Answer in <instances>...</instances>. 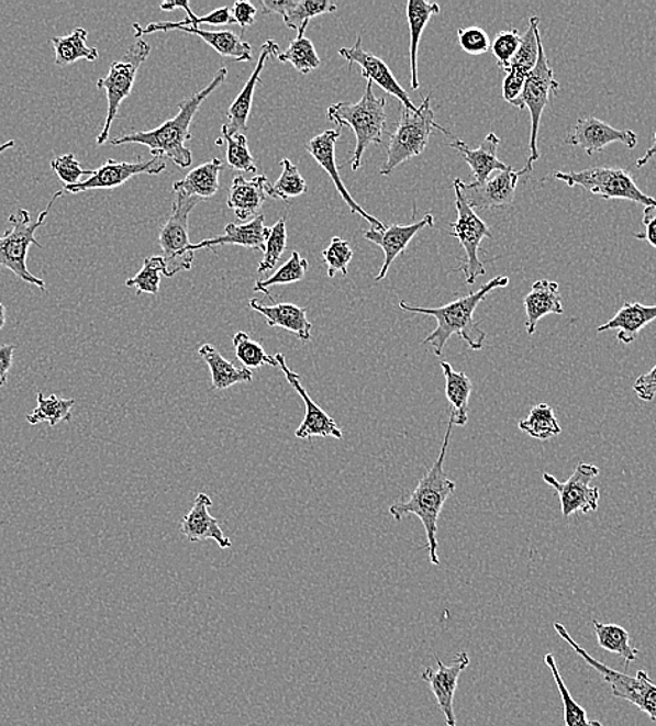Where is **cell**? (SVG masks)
Returning a JSON list of instances; mask_svg holds the SVG:
<instances>
[{
	"instance_id": "8d00e7d4",
	"label": "cell",
	"mask_w": 656,
	"mask_h": 726,
	"mask_svg": "<svg viewBox=\"0 0 656 726\" xmlns=\"http://www.w3.org/2000/svg\"><path fill=\"white\" fill-rule=\"evenodd\" d=\"M200 24H210V25H225V24H236L234 18H232L231 10L229 8H220L214 10L203 18H198L193 12L188 14V18L182 20V22H158L149 23L147 27H142L141 24H133L134 35L138 40L143 35H149L155 33H167V31L179 30L182 27H194L200 29Z\"/></svg>"
},
{
	"instance_id": "d4e9b609",
	"label": "cell",
	"mask_w": 656,
	"mask_h": 726,
	"mask_svg": "<svg viewBox=\"0 0 656 726\" xmlns=\"http://www.w3.org/2000/svg\"><path fill=\"white\" fill-rule=\"evenodd\" d=\"M500 138L496 133H489L478 148H469L463 141H456L451 147L456 148L462 154L464 161L471 167L474 183H483L494 171L502 172L510 169L509 165L500 161L498 157V147Z\"/></svg>"
},
{
	"instance_id": "6da1fadb",
	"label": "cell",
	"mask_w": 656,
	"mask_h": 726,
	"mask_svg": "<svg viewBox=\"0 0 656 726\" xmlns=\"http://www.w3.org/2000/svg\"><path fill=\"white\" fill-rule=\"evenodd\" d=\"M229 76L226 68L216 71L214 79L205 89L196 92L192 97L179 102V112L173 120L164 122L162 126L153 131L137 132L133 135H125L111 141L112 146H123V144H143L147 146L153 157H163L170 159L179 168H189L192 165V152L186 147V143L192 138L190 135V125L198 113L199 108L213 92L224 85Z\"/></svg>"
},
{
	"instance_id": "2e32d148",
	"label": "cell",
	"mask_w": 656,
	"mask_h": 726,
	"mask_svg": "<svg viewBox=\"0 0 656 726\" xmlns=\"http://www.w3.org/2000/svg\"><path fill=\"white\" fill-rule=\"evenodd\" d=\"M541 20L538 15H532L529 29H526L523 41H521L519 53L511 59L505 69L503 81V98L513 105L523 92L526 79L534 71L540 58V45L542 35L540 31Z\"/></svg>"
},
{
	"instance_id": "9a60e30c",
	"label": "cell",
	"mask_w": 656,
	"mask_h": 726,
	"mask_svg": "<svg viewBox=\"0 0 656 726\" xmlns=\"http://www.w3.org/2000/svg\"><path fill=\"white\" fill-rule=\"evenodd\" d=\"M526 174L529 171L525 168L521 171H513L510 168L508 171L496 174L494 177L480 185L465 183L459 178L456 180L469 208L482 211L505 209L513 204L520 178Z\"/></svg>"
},
{
	"instance_id": "816d5d0a",
	"label": "cell",
	"mask_w": 656,
	"mask_h": 726,
	"mask_svg": "<svg viewBox=\"0 0 656 726\" xmlns=\"http://www.w3.org/2000/svg\"><path fill=\"white\" fill-rule=\"evenodd\" d=\"M521 41H523V35L519 33V30L500 31L496 35L490 49H492L500 68L508 69L511 59L519 53Z\"/></svg>"
},
{
	"instance_id": "83f0119b",
	"label": "cell",
	"mask_w": 656,
	"mask_h": 726,
	"mask_svg": "<svg viewBox=\"0 0 656 726\" xmlns=\"http://www.w3.org/2000/svg\"><path fill=\"white\" fill-rule=\"evenodd\" d=\"M266 175H258L251 180L237 175L232 182L226 204L242 221L256 219L266 202Z\"/></svg>"
},
{
	"instance_id": "8992f818",
	"label": "cell",
	"mask_w": 656,
	"mask_h": 726,
	"mask_svg": "<svg viewBox=\"0 0 656 726\" xmlns=\"http://www.w3.org/2000/svg\"><path fill=\"white\" fill-rule=\"evenodd\" d=\"M431 96L423 98L421 107L413 112L401 107V120L394 132L390 133L389 146H387V161L380 169V175H389L399 168L401 164L410 161L411 158L421 156L427 147L429 137L433 129H437L444 135L451 136L446 129L435 122V112L431 107Z\"/></svg>"
},
{
	"instance_id": "91938a15",
	"label": "cell",
	"mask_w": 656,
	"mask_h": 726,
	"mask_svg": "<svg viewBox=\"0 0 656 726\" xmlns=\"http://www.w3.org/2000/svg\"><path fill=\"white\" fill-rule=\"evenodd\" d=\"M296 0H260L263 14L277 13L286 18L289 10L293 8Z\"/></svg>"
},
{
	"instance_id": "94428289",
	"label": "cell",
	"mask_w": 656,
	"mask_h": 726,
	"mask_svg": "<svg viewBox=\"0 0 656 726\" xmlns=\"http://www.w3.org/2000/svg\"><path fill=\"white\" fill-rule=\"evenodd\" d=\"M656 154V133H655V142L653 146L648 148V152L644 154V157L640 158L635 165H637V168H644L645 165L649 163V159L655 157Z\"/></svg>"
},
{
	"instance_id": "be15d7a7",
	"label": "cell",
	"mask_w": 656,
	"mask_h": 726,
	"mask_svg": "<svg viewBox=\"0 0 656 726\" xmlns=\"http://www.w3.org/2000/svg\"><path fill=\"white\" fill-rule=\"evenodd\" d=\"M14 146V141H9L7 143L0 144V154L9 150V148H13Z\"/></svg>"
},
{
	"instance_id": "1f68e13d",
	"label": "cell",
	"mask_w": 656,
	"mask_h": 726,
	"mask_svg": "<svg viewBox=\"0 0 656 726\" xmlns=\"http://www.w3.org/2000/svg\"><path fill=\"white\" fill-rule=\"evenodd\" d=\"M438 13H441V7L437 3H429L425 0H408L407 19L411 33L410 65L412 90H420L421 87V82L418 80V48H420L423 31H425L433 15Z\"/></svg>"
},
{
	"instance_id": "5bb4252c",
	"label": "cell",
	"mask_w": 656,
	"mask_h": 726,
	"mask_svg": "<svg viewBox=\"0 0 656 726\" xmlns=\"http://www.w3.org/2000/svg\"><path fill=\"white\" fill-rule=\"evenodd\" d=\"M167 168V161L163 157H153L148 161L138 159L136 163L116 161L108 159L101 168L94 169L89 179L82 180L71 187H65L64 193H82L97 189H116L125 185L137 175H159Z\"/></svg>"
},
{
	"instance_id": "e0dca14e",
	"label": "cell",
	"mask_w": 656,
	"mask_h": 726,
	"mask_svg": "<svg viewBox=\"0 0 656 726\" xmlns=\"http://www.w3.org/2000/svg\"><path fill=\"white\" fill-rule=\"evenodd\" d=\"M338 54L347 60L349 69L353 68L354 65H359L362 76H364L365 79H368L370 82H376L381 90H385L386 92H389L390 96L397 98L407 110L413 112L418 111V107L413 104L411 97L407 94V91L402 89L400 82L397 81L386 62L381 60L379 56L369 53V51L362 48L360 35L356 38V43L351 46V48H341Z\"/></svg>"
},
{
	"instance_id": "ba28073f",
	"label": "cell",
	"mask_w": 656,
	"mask_h": 726,
	"mask_svg": "<svg viewBox=\"0 0 656 726\" xmlns=\"http://www.w3.org/2000/svg\"><path fill=\"white\" fill-rule=\"evenodd\" d=\"M149 53H152V46L146 41L137 40V43L126 51L121 60L113 62L108 75L97 81L98 89L105 91L108 102L105 123L97 137L98 146H102L110 138L112 123L116 120L119 108L132 94L138 69L147 60Z\"/></svg>"
},
{
	"instance_id": "7dc6e473",
	"label": "cell",
	"mask_w": 656,
	"mask_h": 726,
	"mask_svg": "<svg viewBox=\"0 0 656 726\" xmlns=\"http://www.w3.org/2000/svg\"><path fill=\"white\" fill-rule=\"evenodd\" d=\"M164 259L163 256H149L143 261L142 270L136 276L129 278L126 287L136 288L137 295L142 293H149V295H157L159 292V284L164 275Z\"/></svg>"
},
{
	"instance_id": "74e56055",
	"label": "cell",
	"mask_w": 656,
	"mask_h": 726,
	"mask_svg": "<svg viewBox=\"0 0 656 726\" xmlns=\"http://www.w3.org/2000/svg\"><path fill=\"white\" fill-rule=\"evenodd\" d=\"M593 630H596L598 645L603 650L618 654L627 663L637 661L640 651L637 648L630 646V635L624 627L614 625V623H601L598 621L592 622Z\"/></svg>"
},
{
	"instance_id": "60d3db41",
	"label": "cell",
	"mask_w": 656,
	"mask_h": 726,
	"mask_svg": "<svg viewBox=\"0 0 656 726\" xmlns=\"http://www.w3.org/2000/svg\"><path fill=\"white\" fill-rule=\"evenodd\" d=\"M519 427L526 435L538 440H547L562 434V426L549 404L541 403L531 410L529 418L520 421Z\"/></svg>"
},
{
	"instance_id": "52a82bcc",
	"label": "cell",
	"mask_w": 656,
	"mask_h": 726,
	"mask_svg": "<svg viewBox=\"0 0 656 726\" xmlns=\"http://www.w3.org/2000/svg\"><path fill=\"white\" fill-rule=\"evenodd\" d=\"M554 627L557 635H559L563 640H565L567 645L588 663V666L592 667L599 674H601L603 681L611 686L614 697L626 700V702L634 704L635 707H638L643 713L647 714L651 719L656 721V684L653 682V679L649 678L647 672L638 671L633 678L629 677L626 673L616 671V669L609 668L607 663L599 661V659L593 658L591 654L583 650L575 638L570 636V633H568L565 625L556 622Z\"/></svg>"
},
{
	"instance_id": "5b68a950",
	"label": "cell",
	"mask_w": 656,
	"mask_h": 726,
	"mask_svg": "<svg viewBox=\"0 0 656 726\" xmlns=\"http://www.w3.org/2000/svg\"><path fill=\"white\" fill-rule=\"evenodd\" d=\"M64 194V190H59V192L52 196L48 205H46L44 211H41L40 217L35 223L31 220L27 210L19 209L15 213L9 215V223L12 226H10L7 233L0 236V266L7 267L20 280L40 288L41 291H45V281L31 275L27 267L29 249L31 245L43 247L37 238H35V233L44 225L52 205L58 202Z\"/></svg>"
},
{
	"instance_id": "4316f807",
	"label": "cell",
	"mask_w": 656,
	"mask_h": 726,
	"mask_svg": "<svg viewBox=\"0 0 656 726\" xmlns=\"http://www.w3.org/2000/svg\"><path fill=\"white\" fill-rule=\"evenodd\" d=\"M526 315V333L534 336L536 324L547 315H563L559 284L555 281L538 280L532 284L529 295L524 300Z\"/></svg>"
},
{
	"instance_id": "11a10c76",
	"label": "cell",
	"mask_w": 656,
	"mask_h": 726,
	"mask_svg": "<svg viewBox=\"0 0 656 726\" xmlns=\"http://www.w3.org/2000/svg\"><path fill=\"white\" fill-rule=\"evenodd\" d=\"M637 398L644 403H651L656 395V365L649 372L638 376L634 383Z\"/></svg>"
},
{
	"instance_id": "d6a6232c",
	"label": "cell",
	"mask_w": 656,
	"mask_h": 726,
	"mask_svg": "<svg viewBox=\"0 0 656 726\" xmlns=\"http://www.w3.org/2000/svg\"><path fill=\"white\" fill-rule=\"evenodd\" d=\"M222 161L219 158L199 165L182 180L174 183V193H184L190 198L211 199L220 190V172Z\"/></svg>"
},
{
	"instance_id": "ee69618b",
	"label": "cell",
	"mask_w": 656,
	"mask_h": 726,
	"mask_svg": "<svg viewBox=\"0 0 656 726\" xmlns=\"http://www.w3.org/2000/svg\"><path fill=\"white\" fill-rule=\"evenodd\" d=\"M337 9V4L330 0H296L293 8L283 18V23L288 29L297 30L298 35H303L310 20L318 15L333 13Z\"/></svg>"
},
{
	"instance_id": "7402d4cb",
	"label": "cell",
	"mask_w": 656,
	"mask_h": 726,
	"mask_svg": "<svg viewBox=\"0 0 656 726\" xmlns=\"http://www.w3.org/2000/svg\"><path fill=\"white\" fill-rule=\"evenodd\" d=\"M433 223H435V217L432 214H426L418 223L386 226L383 231H377L375 228L366 231L365 238L370 241L371 244L380 246L385 254L383 267H381L379 275H377L376 281L385 280L392 261L407 249L413 236L425 228V226H433Z\"/></svg>"
},
{
	"instance_id": "6125c7cd",
	"label": "cell",
	"mask_w": 656,
	"mask_h": 726,
	"mask_svg": "<svg viewBox=\"0 0 656 726\" xmlns=\"http://www.w3.org/2000/svg\"><path fill=\"white\" fill-rule=\"evenodd\" d=\"M7 324V306L3 303H0V330Z\"/></svg>"
},
{
	"instance_id": "7a4b0ae2",
	"label": "cell",
	"mask_w": 656,
	"mask_h": 726,
	"mask_svg": "<svg viewBox=\"0 0 656 726\" xmlns=\"http://www.w3.org/2000/svg\"><path fill=\"white\" fill-rule=\"evenodd\" d=\"M509 282V277H494L493 280L480 287L477 292L469 293V295L441 308H416L408 305L404 301L400 302V308L405 312L422 313V315L436 319V328L423 339V345H429L436 357H442L444 347L453 336L462 337L469 348L480 351L487 339V333L475 322L474 313L490 292L508 287Z\"/></svg>"
},
{
	"instance_id": "c3c4849f",
	"label": "cell",
	"mask_w": 656,
	"mask_h": 726,
	"mask_svg": "<svg viewBox=\"0 0 656 726\" xmlns=\"http://www.w3.org/2000/svg\"><path fill=\"white\" fill-rule=\"evenodd\" d=\"M222 138L226 143V163L236 171L252 172L257 171L255 159H253L249 147H247V137L242 133L231 135L221 129Z\"/></svg>"
},
{
	"instance_id": "db71d44e",
	"label": "cell",
	"mask_w": 656,
	"mask_h": 726,
	"mask_svg": "<svg viewBox=\"0 0 656 726\" xmlns=\"http://www.w3.org/2000/svg\"><path fill=\"white\" fill-rule=\"evenodd\" d=\"M458 43L465 54L479 56L487 54L492 46L487 31L479 27L458 30Z\"/></svg>"
},
{
	"instance_id": "f907efd6",
	"label": "cell",
	"mask_w": 656,
	"mask_h": 726,
	"mask_svg": "<svg viewBox=\"0 0 656 726\" xmlns=\"http://www.w3.org/2000/svg\"><path fill=\"white\" fill-rule=\"evenodd\" d=\"M287 221L280 219L276 225L273 226L270 235L266 242L265 259L258 265L257 272L265 275L268 270H273L280 261L283 252L287 250Z\"/></svg>"
},
{
	"instance_id": "681fc988",
	"label": "cell",
	"mask_w": 656,
	"mask_h": 726,
	"mask_svg": "<svg viewBox=\"0 0 656 726\" xmlns=\"http://www.w3.org/2000/svg\"><path fill=\"white\" fill-rule=\"evenodd\" d=\"M322 255L330 278H334L337 272H341L344 277L348 276V266L354 257V250L349 242L341 239L340 236H334Z\"/></svg>"
},
{
	"instance_id": "bcb514c9",
	"label": "cell",
	"mask_w": 656,
	"mask_h": 726,
	"mask_svg": "<svg viewBox=\"0 0 656 726\" xmlns=\"http://www.w3.org/2000/svg\"><path fill=\"white\" fill-rule=\"evenodd\" d=\"M277 58L281 62H289L302 75H309L310 71L322 65L312 41L304 38V35H297L286 53L278 55Z\"/></svg>"
},
{
	"instance_id": "f546056e",
	"label": "cell",
	"mask_w": 656,
	"mask_h": 726,
	"mask_svg": "<svg viewBox=\"0 0 656 726\" xmlns=\"http://www.w3.org/2000/svg\"><path fill=\"white\" fill-rule=\"evenodd\" d=\"M655 321L656 305L647 306L638 302H626L619 309L616 315L608 323L599 326L597 332L605 333L609 330H619L618 342L629 345L637 338L644 327H647L649 323Z\"/></svg>"
},
{
	"instance_id": "3957f363",
	"label": "cell",
	"mask_w": 656,
	"mask_h": 726,
	"mask_svg": "<svg viewBox=\"0 0 656 726\" xmlns=\"http://www.w3.org/2000/svg\"><path fill=\"white\" fill-rule=\"evenodd\" d=\"M454 422L448 421L446 436H444L441 455L435 465L425 473L412 492L407 502L391 504L389 512L396 522H401L405 516H416L425 528L429 550V559L432 565H441L437 556V528L444 503L456 491V482L452 481L444 471V461L451 443Z\"/></svg>"
},
{
	"instance_id": "4dcf8cb0",
	"label": "cell",
	"mask_w": 656,
	"mask_h": 726,
	"mask_svg": "<svg viewBox=\"0 0 656 726\" xmlns=\"http://www.w3.org/2000/svg\"><path fill=\"white\" fill-rule=\"evenodd\" d=\"M199 355L210 369L211 382L214 390L231 389L232 386L241 383H251L253 372L251 369L236 368L231 360L225 359L219 349L211 344H203L199 348Z\"/></svg>"
},
{
	"instance_id": "f6af8a7d",
	"label": "cell",
	"mask_w": 656,
	"mask_h": 726,
	"mask_svg": "<svg viewBox=\"0 0 656 726\" xmlns=\"http://www.w3.org/2000/svg\"><path fill=\"white\" fill-rule=\"evenodd\" d=\"M309 263L307 259H303L298 252H292L289 260L276 271V275H273L267 280H258L255 286L256 292H263L273 301V295L268 292V288L274 286H288L293 284V282H299L303 280L304 275H307Z\"/></svg>"
},
{
	"instance_id": "7bdbcfd3",
	"label": "cell",
	"mask_w": 656,
	"mask_h": 726,
	"mask_svg": "<svg viewBox=\"0 0 656 726\" xmlns=\"http://www.w3.org/2000/svg\"><path fill=\"white\" fill-rule=\"evenodd\" d=\"M232 343H234L236 359L244 365V368L251 370L262 367L280 368L276 357L268 355L263 345L251 338L249 334L237 332L232 338Z\"/></svg>"
},
{
	"instance_id": "f1b7e54d",
	"label": "cell",
	"mask_w": 656,
	"mask_h": 726,
	"mask_svg": "<svg viewBox=\"0 0 656 726\" xmlns=\"http://www.w3.org/2000/svg\"><path fill=\"white\" fill-rule=\"evenodd\" d=\"M249 306L266 319L268 326L287 330V332L296 334L302 343H309L312 338L313 326L308 321L307 309L293 305V303H277V305L266 306L257 300H252Z\"/></svg>"
},
{
	"instance_id": "ab89813d",
	"label": "cell",
	"mask_w": 656,
	"mask_h": 726,
	"mask_svg": "<svg viewBox=\"0 0 656 726\" xmlns=\"http://www.w3.org/2000/svg\"><path fill=\"white\" fill-rule=\"evenodd\" d=\"M545 663L551 669L552 674H554L556 686L559 689L563 710H565L566 726H603L599 721L588 719L586 710L572 699L570 690L566 686V682L563 681L559 667H557L556 659L552 654H546Z\"/></svg>"
},
{
	"instance_id": "b9f144b4",
	"label": "cell",
	"mask_w": 656,
	"mask_h": 726,
	"mask_svg": "<svg viewBox=\"0 0 656 726\" xmlns=\"http://www.w3.org/2000/svg\"><path fill=\"white\" fill-rule=\"evenodd\" d=\"M280 165L282 167L281 177L274 185L267 183L266 193L273 199L282 200V202H289V200L307 193V180L303 179L296 165L289 161L288 158H283Z\"/></svg>"
},
{
	"instance_id": "30bf717a",
	"label": "cell",
	"mask_w": 656,
	"mask_h": 726,
	"mask_svg": "<svg viewBox=\"0 0 656 726\" xmlns=\"http://www.w3.org/2000/svg\"><path fill=\"white\" fill-rule=\"evenodd\" d=\"M555 179L562 180L568 188L581 187L603 200H629L645 208H656V199L645 194L632 175L622 168L596 167L578 172H556Z\"/></svg>"
},
{
	"instance_id": "6f0895ef",
	"label": "cell",
	"mask_w": 656,
	"mask_h": 726,
	"mask_svg": "<svg viewBox=\"0 0 656 726\" xmlns=\"http://www.w3.org/2000/svg\"><path fill=\"white\" fill-rule=\"evenodd\" d=\"M644 233H635V239L647 241L648 244L656 249V208L649 205L644 209L643 217Z\"/></svg>"
},
{
	"instance_id": "603a6c76",
	"label": "cell",
	"mask_w": 656,
	"mask_h": 726,
	"mask_svg": "<svg viewBox=\"0 0 656 726\" xmlns=\"http://www.w3.org/2000/svg\"><path fill=\"white\" fill-rule=\"evenodd\" d=\"M278 55H280V46L274 43L273 40H267L265 45L262 46L260 56H258L256 68L252 71L249 80L246 81L244 89H242L240 96L235 98L229 112H226L229 123L222 126L225 132L231 133V135H236V133L245 135L247 121H249L252 111L253 97H255L256 87L262 80V71L265 69L268 58H271V56H276L277 58Z\"/></svg>"
},
{
	"instance_id": "836d02e7",
	"label": "cell",
	"mask_w": 656,
	"mask_h": 726,
	"mask_svg": "<svg viewBox=\"0 0 656 726\" xmlns=\"http://www.w3.org/2000/svg\"><path fill=\"white\" fill-rule=\"evenodd\" d=\"M446 379V398L452 405L451 420L454 425L465 426L469 415V398L472 393V382L465 372H457L451 364H441Z\"/></svg>"
},
{
	"instance_id": "cb8c5ba5",
	"label": "cell",
	"mask_w": 656,
	"mask_h": 726,
	"mask_svg": "<svg viewBox=\"0 0 656 726\" xmlns=\"http://www.w3.org/2000/svg\"><path fill=\"white\" fill-rule=\"evenodd\" d=\"M213 506V501L207 493H199L194 499L193 507L182 520L180 533L185 535L190 543H201V540L213 539L221 549H229L232 543L226 534L222 532L219 520L211 516L209 509Z\"/></svg>"
},
{
	"instance_id": "9f6ffc18",
	"label": "cell",
	"mask_w": 656,
	"mask_h": 726,
	"mask_svg": "<svg viewBox=\"0 0 656 726\" xmlns=\"http://www.w3.org/2000/svg\"><path fill=\"white\" fill-rule=\"evenodd\" d=\"M257 14V9L255 4L251 2H245V0H240L234 4L232 9V18H234L235 23L241 25L242 31H245L246 27H251L255 23Z\"/></svg>"
},
{
	"instance_id": "d6986e66",
	"label": "cell",
	"mask_w": 656,
	"mask_h": 726,
	"mask_svg": "<svg viewBox=\"0 0 656 726\" xmlns=\"http://www.w3.org/2000/svg\"><path fill=\"white\" fill-rule=\"evenodd\" d=\"M276 359L278 367L282 370L283 375L291 384V388L297 391L307 406V414L302 421L301 426L298 427L296 436L298 439H312L314 436L319 437H334V439H343V431L340 429L337 422L325 412L322 406L314 403L301 383V375L293 372L287 365V359L282 354H277Z\"/></svg>"
},
{
	"instance_id": "44dd1931",
	"label": "cell",
	"mask_w": 656,
	"mask_h": 726,
	"mask_svg": "<svg viewBox=\"0 0 656 726\" xmlns=\"http://www.w3.org/2000/svg\"><path fill=\"white\" fill-rule=\"evenodd\" d=\"M340 136L341 131H325L322 135L313 137L304 148H307V152L313 157L314 161H316L320 167L329 174V177L332 178L335 188H337L344 202L347 203L351 213L359 214L362 219L368 221L371 228L383 231L387 225L375 219L374 215L366 213V211L355 202V199L351 196L348 189L345 188L343 180H341L337 164H335V144H337Z\"/></svg>"
},
{
	"instance_id": "7c38bea8",
	"label": "cell",
	"mask_w": 656,
	"mask_h": 726,
	"mask_svg": "<svg viewBox=\"0 0 656 726\" xmlns=\"http://www.w3.org/2000/svg\"><path fill=\"white\" fill-rule=\"evenodd\" d=\"M454 192H456L458 219L456 223L452 224V236L457 238L464 247L467 259H465L459 270L464 272L467 284L472 286L478 277L487 275L483 263L479 260L478 252L480 242L485 238L492 239V233H490L488 224L480 220L474 209L469 208L456 179H454Z\"/></svg>"
},
{
	"instance_id": "680465c9",
	"label": "cell",
	"mask_w": 656,
	"mask_h": 726,
	"mask_svg": "<svg viewBox=\"0 0 656 726\" xmlns=\"http://www.w3.org/2000/svg\"><path fill=\"white\" fill-rule=\"evenodd\" d=\"M13 345H2L0 347V388L8 384L9 372L13 365Z\"/></svg>"
},
{
	"instance_id": "8fae6325",
	"label": "cell",
	"mask_w": 656,
	"mask_h": 726,
	"mask_svg": "<svg viewBox=\"0 0 656 726\" xmlns=\"http://www.w3.org/2000/svg\"><path fill=\"white\" fill-rule=\"evenodd\" d=\"M560 90V82L555 79V71L551 68L549 60L546 58L544 43L540 45V58L536 62L534 71L526 79L523 92L513 107L523 110L529 108L531 115V141H530V157L526 161L525 169L529 174L534 169V164L541 158L538 148V135L541 127L542 115L547 104H549L551 97L556 96Z\"/></svg>"
},
{
	"instance_id": "277c9868",
	"label": "cell",
	"mask_w": 656,
	"mask_h": 726,
	"mask_svg": "<svg viewBox=\"0 0 656 726\" xmlns=\"http://www.w3.org/2000/svg\"><path fill=\"white\" fill-rule=\"evenodd\" d=\"M374 82L368 81L364 96L356 104L351 102H337L329 107L327 118L341 129L348 126L353 129L356 136V146L351 167L358 171L362 156L371 144L383 143L387 122L385 97H376Z\"/></svg>"
},
{
	"instance_id": "9c48e42d",
	"label": "cell",
	"mask_w": 656,
	"mask_h": 726,
	"mask_svg": "<svg viewBox=\"0 0 656 726\" xmlns=\"http://www.w3.org/2000/svg\"><path fill=\"white\" fill-rule=\"evenodd\" d=\"M198 198L175 193L173 213L159 231V246L163 249L164 276L174 277L180 271L192 270L194 252L189 241V217L198 205Z\"/></svg>"
},
{
	"instance_id": "f35d334b",
	"label": "cell",
	"mask_w": 656,
	"mask_h": 726,
	"mask_svg": "<svg viewBox=\"0 0 656 726\" xmlns=\"http://www.w3.org/2000/svg\"><path fill=\"white\" fill-rule=\"evenodd\" d=\"M37 409L31 411L27 415L30 425H38L41 422H48L49 426L59 425L60 422L71 421V410L76 405L74 399H62L56 394L45 398L41 391L37 394Z\"/></svg>"
},
{
	"instance_id": "484cf974",
	"label": "cell",
	"mask_w": 656,
	"mask_h": 726,
	"mask_svg": "<svg viewBox=\"0 0 656 726\" xmlns=\"http://www.w3.org/2000/svg\"><path fill=\"white\" fill-rule=\"evenodd\" d=\"M265 215H257L251 223L237 225L231 223L225 226V235L219 238L201 241L200 244L192 246L193 252L200 249L214 250L215 246L222 245H237L244 246L246 249L266 250V242L271 228L265 225Z\"/></svg>"
},
{
	"instance_id": "e575fe53",
	"label": "cell",
	"mask_w": 656,
	"mask_h": 726,
	"mask_svg": "<svg viewBox=\"0 0 656 726\" xmlns=\"http://www.w3.org/2000/svg\"><path fill=\"white\" fill-rule=\"evenodd\" d=\"M87 38H89V31L81 27L71 31L70 34L64 35V37L52 38L51 43L55 49V65L58 68H65V66L74 65L75 62L81 59L96 62L100 53L94 46L87 45Z\"/></svg>"
},
{
	"instance_id": "f5cc1de1",
	"label": "cell",
	"mask_w": 656,
	"mask_h": 726,
	"mask_svg": "<svg viewBox=\"0 0 656 726\" xmlns=\"http://www.w3.org/2000/svg\"><path fill=\"white\" fill-rule=\"evenodd\" d=\"M52 171L58 175L65 187H71L82 182V177H91L94 169H82L75 154H65V156L56 157L51 161Z\"/></svg>"
},
{
	"instance_id": "ac0fdd59",
	"label": "cell",
	"mask_w": 656,
	"mask_h": 726,
	"mask_svg": "<svg viewBox=\"0 0 656 726\" xmlns=\"http://www.w3.org/2000/svg\"><path fill=\"white\" fill-rule=\"evenodd\" d=\"M437 669L425 668L422 672V679L432 689L435 694L438 708L446 718L447 726H457L456 713H454V697L458 688L459 677L469 667L468 652H458L452 666L443 663L441 658H436Z\"/></svg>"
},
{
	"instance_id": "ffe728a7",
	"label": "cell",
	"mask_w": 656,
	"mask_h": 726,
	"mask_svg": "<svg viewBox=\"0 0 656 726\" xmlns=\"http://www.w3.org/2000/svg\"><path fill=\"white\" fill-rule=\"evenodd\" d=\"M566 143L582 148L591 157L611 146L612 143H623L630 150H633L637 146L638 137L633 131H619V129L608 125L607 122L587 116L576 122Z\"/></svg>"
},
{
	"instance_id": "d590c367",
	"label": "cell",
	"mask_w": 656,
	"mask_h": 726,
	"mask_svg": "<svg viewBox=\"0 0 656 726\" xmlns=\"http://www.w3.org/2000/svg\"><path fill=\"white\" fill-rule=\"evenodd\" d=\"M179 31L198 35V37L203 40L207 45H210L216 54L224 56V58H231L237 62L252 60L253 51L251 44L242 41L240 35L232 33V31H209L194 27H182L179 29Z\"/></svg>"
},
{
	"instance_id": "4fadbf2b",
	"label": "cell",
	"mask_w": 656,
	"mask_h": 726,
	"mask_svg": "<svg viewBox=\"0 0 656 726\" xmlns=\"http://www.w3.org/2000/svg\"><path fill=\"white\" fill-rule=\"evenodd\" d=\"M599 476V468L588 462H580L566 482L557 481L551 473H544V481L559 494L563 517L572 514L597 512L601 492L591 482Z\"/></svg>"
}]
</instances>
